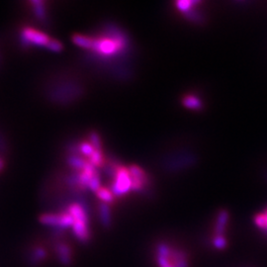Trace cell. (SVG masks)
Instances as JSON below:
<instances>
[{"instance_id": "3", "label": "cell", "mask_w": 267, "mask_h": 267, "mask_svg": "<svg viewBox=\"0 0 267 267\" xmlns=\"http://www.w3.org/2000/svg\"><path fill=\"white\" fill-rule=\"evenodd\" d=\"M132 190V178L129 169L124 166H118L114 174V182L112 184V193L121 197Z\"/></svg>"}, {"instance_id": "18", "label": "cell", "mask_w": 267, "mask_h": 267, "mask_svg": "<svg viewBox=\"0 0 267 267\" xmlns=\"http://www.w3.org/2000/svg\"><path fill=\"white\" fill-rule=\"evenodd\" d=\"M32 4L34 5V10H35L37 17H39L40 19H43V18L46 17L44 16L46 15V12H44L43 1H32Z\"/></svg>"}, {"instance_id": "21", "label": "cell", "mask_w": 267, "mask_h": 267, "mask_svg": "<svg viewBox=\"0 0 267 267\" xmlns=\"http://www.w3.org/2000/svg\"><path fill=\"white\" fill-rule=\"evenodd\" d=\"M90 143L93 148L97 151H101V139L99 137L98 134L96 133H91V135H90Z\"/></svg>"}, {"instance_id": "17", "label": "cell", "mask_w": 267, "mask_h": 267, "mask_svg": "<svg viewBox=\"0 0 267 267\" xmlns=\"http://www.w3.org/2000/svg\"><path fill=\"white\" fill-rule=\"evenodd\" d=\"M89 158H90V161H89V162H90L94 167L95 166H101L102 163H103V156L101 154V151L95 150L93 155Z\"/></svg>"}, {"instance_id": "4", "label": "cell", "mask_w": 267, "mask_h": 267, "mask_svg": "<svg viewBox=\"0 0 267 267\" xmlns=\"http://www.w3.org/2000/svg\"><path fill=\"white\" fill-rule=\"evenodd\" d=\"M40 222L42 224L49 227H53L59 230H66L69 227H72L73 219L67 213V211H65L60 214H44L41 216Z\"/></svg>"}, {"instance_id": "2", "label": "cell", "mask_w": 267, "mask_h": 267, "mask_svg": "<svg viewBox=\"0 0 267 267\" xmlns=\"http://www.w3.org/2000/svg\"><path fill=\"white\" fill-rule=\"evenodd\" d=\"M125 46V36L120 33H115L114 35L99 37L97 39L93 38V46L91 51L103 57H111L116 56L118 53L124 50Z\"/></svg>"}, {"instance_id": "20", "label": "cell", "mask_w": 267, "mask_h": 267, "mask_svg": "<svg viewBox=\"0 0 267 267\" xmlns=\"http://www.w3.org/2000/svg\"><path fill=\"white\" fill-rule=\"evenodd\" d=\"M88 188L92 191H95V192L100 188V177H99L98 172H96L94 174V176L91 178L90 182H89V184H88Z\"/></svg>"}, {"instance_id": "9", "label": "cell", "mask_w": 267, "mask_h": 267, "mask_svg": "<svg viewBox=\"0 0 267 267\" xmlns=\"http://www.w3.org/2000/svg\"><path fill=\"white\" fill-rule=\"evenodd\" d=\"M229 215L226 211H222L218 215V218L216 220L215 225V235L213 238H226L225 237V231L228 225Z\"/></svg>"}, {"instance_id": "8", "label": "cell", "mask_w": 267, "mask_h": 267, "mask_svg": "<svg viewBox=\"0 0 267 267\" xmlns=\"http://www.w3.org/2000/svg\"><path fill=\"white\" fill-rule=\"evenodd\" d=\"M55 251H56L59 261L63 265L68 266L71 263L72 252H71V248L68 245H67L66 243H58L55 246Z\"/></svg>"}, {"instance_id": "12", "label": "cell", "mask_w": 267, "mask_h": 267, "mask_svg": "<svg viewBox=\"0 0 267 267\" xmlns=\"http://www.w3.org/2000/svg\"><path fill=\"white\" fill-rule=\"evenodd\" d=\"M183 105L191 110H200L202 108V102L201 100L194 95H186L182 99Z\"/></svg>"}, {"instance_id": "15", "label": "cell", "mask_w": 267, "mask_h": 267, "mask_svg": "<svg viewBox=\"0 0 267 267\" xmlns=\"http://www.w3.org/2000/svg\"><path fill=\"white\" fill-rule=\"evenodd\" d=\"M255 225L262 231L267 233V210L263 213H260L254 218Z\"/></svg>"}, {"instance_id": "6", "label": "cell", "mask_w": 267, "mask_h": 267, "mask_svg": "<svg viewBox=\"0 0 267 267\" xmlns=\"http://www.w3.org/2000/svg\"><path fill=\"white\" fill-rule=\"evenodd\" d=\"M128 169L132 178V190L141 191L149 181L146 172L137 165H131Z\"/></svg>"}, {"instance_id": "1", "label": "cell", "mask_w": 267, "mask_h": 267, "mask_svg": "<svg viewBox=\"0 0 267 267\" xmlns=\"http://www.w3.org/2000/svg\"><path fill=\"white\" fill-rule=\"evenodd\" d=\"M157 267H188V254L176 245L166 242L158 243L155 250Z\"/></svg>"}, {"instance_id": "16", "label": "cell", "mask_w": 267, "mask_h": 267, "mask_svg": "<svg viewBox=\"0 0 267 267\" xmlns=\"http://www.w3.org/2000/svg\"><path fill=\"white\" fill-rule=\"evenodd\" d=\"M79 150L84 156H89V157H90L93 155V153L95 152V149L93 148V146L90 143H87V142H83L79 146Z\"/></svg>"}, {"instance_id": "13", "label": "cell", "mask_w": 267, "mask_h": 267, "mask_svg": "<svg viewBox=\"0 0 267 267\" xmlns=\"http://www.w3.org/2000/svg\"><path fill=\"white\" fill-rule=\"evenodd\" d=\"M99 214L102 224L105 227H109L111 224V215H110V209L107 204H101L99 207Z\"/></svg>"}, {"instance_id": "11", "label": "cell", "mask_w": 267, "mask_h": 267, "mask_svg": "<svg viewBox=\"0 0 267 267\" xmlns=\"http://www.w3.org/2000/svg\"><path fill=\"white\" fill-rule=\"evenodd\" d=\"M72 41L75 44H77L78 47H81L83 49H88V50L92 49L93 38H91V37L76 34L72 37Z\"/></svg>"}, {"instance_id": "14", "label": "cell", "mask_w": 267, "mask_h": 267, "mask_svg": "<svg viewBox=\"0 0 267 267\" xmlns=\"http://www.w3.org/2000/svg\"><path fill=\"white\" fill-rule=\"evenodd\" d=\"M96 195L104 204L108 205L110 203H113V201H114V195H113L112 191H110L109 189H107L105 187H100L96 191Z\"/></svg>"}, {"instance_id": "7", "label": "cell", "mask_w": 267, "mask_h": 267, "mask_svg": "<svg viewBox=\"0 0 267 267\" xmlns=\"http://www.w3.org/2000/svg\"><path fill=\"white\" fill-rule=\"evenodd\" d=\"M71 228H72V233L74 237L80 243L85 244L90 240L91 234H90V229H89V222L73 221Z\"/></svg>"}, {"instance_id": "19", "label": "cell", "mask_w": 267, "mask_h": 267, "mask_svg": "<svg viewBox=\"0 0 267 267\" xmlns=\"http://www.w3.org/2000/svg\"><path fill=\"white\" fill-rule=\"evenodd\" d=\"M69 164L75 168H78V169H83L85 167V165L87 164V161L84 160L83 158H80V157H76V156H71L68 160Z\"/></svg>"}, {"instance_id": "5", "label": "cell", "mask_w": 267, "mask_h": 267, "mask_svg": "<svg viewBox=\"0 0 267 267\" xmlns=\"http://www.w3.org/2000/svg\"><path fill=\"white\" fill-rule=\"evenodd\" d=\"M51 39L43 32L37 31L33 28L27 27L24 28L22 31V42L24 44L30 46V44H34V46L38 47H47Z\"/></svg>"}, {"instance_id": "22", "label": "cell", "mask_w": 267, "mask_h": 267, "mask_svg": "<svg viewBox=\"0 0 267 267\" xmlns=\"http://www.w3.org/2000/svg\"><path fill=\"white\" fill-rule=\"evenodd\" d=\"M47 48L53 52H61L63 50V44L57 40H52L49 42Z\"/></svg>"}, {"instance_id": "10", "label": "cell", "mask_w": 267, "mask_h": 267, "mask_svg": "<svg viewBox=\"0 0 267 267\" xmlns=\"http://www.w3.org/2000/svg\"><path fill=\"white\" fill-rule=\"evenodd\" d=\"M47 257V251L42 246H36L31 250L30 253V263L32 265H38L40 262L44 261Z\"/></svg>"}]
</instances>
